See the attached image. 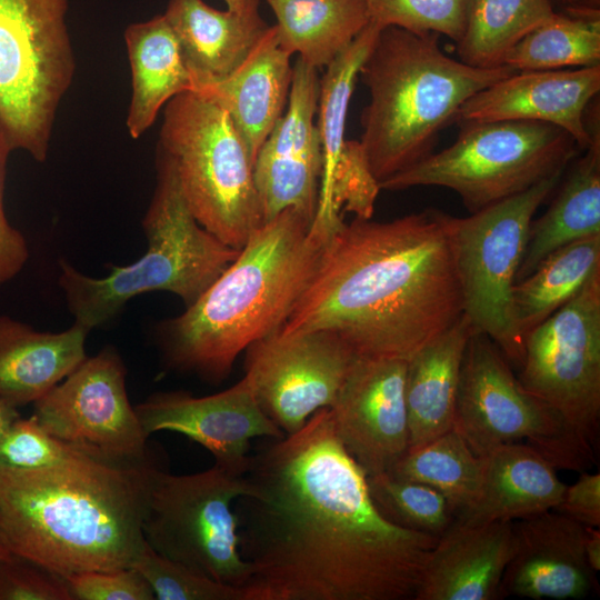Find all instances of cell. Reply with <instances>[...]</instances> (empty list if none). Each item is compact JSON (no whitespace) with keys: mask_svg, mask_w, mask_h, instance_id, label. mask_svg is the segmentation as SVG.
<instances>
[{"mask_svg":"<svg viewBox=\"0 0 600 600\" xmlns=\"http://www.w3.org/2000/svg\"><path fill=\"white\" fill-rule=\"evenodd\" d=\"M239 498L244 600L414 599L438 538L401 528L371 499L329 408L249 456Z\"/></svg>","mask_w":600,"mask_h":600,"instance_id":"cell-1","label":"cell"},{"mask_svg":"<svg viewBox=\"0 0 600 600\" xmlns=\"http://www.w3.org/2000/svg\"><path fill=\"white\" fill-rule=\"evenodd\" d=\"M451 218L424 209L344 222L280 331H324L360 358L408 360L463 316Z\"/></svg>","mask_w":600,"mask_h":600,"instance_id":"cell-2","label":"cell"},{"mask_svg":"<svg viewBox=\"0 0 600 600\" xmlns=\"http://www.w3.org/2000/svg\"><path fill=\"white\" fill-rule=\"evenodd\" d=\"M153 466L87 454L38 469L0 466V531L9 550L63 578L131 567L144 542Z\"/></svg>","mask_w":600,"mask_h":600,"instance_id":"cell-3","label":"cell"},{"mask_svg":"<svg viewBox=\"0 0 600 600\" xmlns=\"http://www.w3.org/2000/svg\"><path fill=\"white\" fill-rule=\"evenodd\" d=\"M341 226L293 208L263 223L194 303L157 324L166 364L209 383L226 379L241 352L283 327Z\"/></svg>","mask_w":600,"mask_h":600,"instance_id":"cell-4","label":"cell"},{"mask_svg":"<svg viewBox=\"0 0 600 600\" xmlns=\"http://www.w3.org/2000/svg\"><path fill=\"white\" fill-rule=\"evenodd\" d=\"M439 38L386 27L361 66L369 101L359 144L379 186L431 154L441 131L473 94L517 72L506 64L479 68L451 58Z\"/></svg>","mask_w":600,"mask_h":600,"instance_id":"cell-5","label":"cell"},{"mask_svg":"<svg viewBox=\"0 0 600 600\" xmlns=\"http://www.w3.org/2000/svg\"><path fill=\"white\" fill-rule=\"evenodd\" d=\"M147 250L127 266L109 264L102 278L59 261L58 284L74 323L91 331L111 322L134 297L171 292L186 308L236 260L240 250L204 229L190 211L169 160L157 151V182L142 219Z\"/></svg>","mask_w":600,"mask_h":600,"instance_id":"cell-6","label":"cell"},{"mask_svg":"<svg viewBox=\"0 0 600 600\" xmlns=\"http://www.w3.org/2000/svg\"><path fill=\"white\" fill-rule=\"evenodd\" d=\"M171 163L197 221L240 250L264 221L249 151L228 113L186 91L163 111L158 150Z\"/></svg>","mask_w":600,"mask_h":600,"instance_id":"cell-7","label":"cell"},{"mask_svg":"<svg viewBox=\"0 0 600 600\" xmlns=\"http://www.w3.org/2000/svg\"><path fill=\"white\" fill-rule=\"evenodd\" d=\"M459 123L451 146L384 180L380 189L448 188L473 213L563 172L580 151L567 131L544 122Z\"/></svg>","mask_w":600,"mask_h":600,"instance_id":"cell-8","label":"cell"},{"mask_svg":"<svg viewBox=\"0 0 600 600\" xmlns=\"http://www.w3.org/2000/svg\"><path fill=\"white\" fill-rule=\"evenodd\" d=\"M70 0H0V127L11 151L43 162L76 58Z\"/></svg>","mask_w":600,"mask_h":600,"instance_id":"cell-9","label":"cell"},{"mask_svg":"<svg viewBox=\"0 0 600 600\" xmlns=\"http://www.w3.org/2000/svg\"><path fill=\"white\" fill-rule=\"evenodd\" d=\"M249 492L244 473L217 463L192 474L153 466L142 536L161 556L243 591L251 569L240 552L234 503Z\"/></svg>","mask_w":600,"mask_h":600,"instance_id":"cell-10","label":"cell"},{"mask_svg":"<svg viewBox=\"0 0 600 600\" xmlns=\"http://www.w3.org/2000/svg\"><path fill=\"white\" fill-rule=\"evenodd\" d=\"M453 428L479 457L524 443L554 468L584 471L596 461V449L528 392L497 344L476 331L463 356Z\"/></svg>","mask_w":600,"mask_h":600,"instance_id":"cell-11","label":"cell"},{"mask_svg":"<svg viewBox=\"0 0 600 600\" xmlns=\"http://www.w3.org/2000/svg\"><path fill=\"white\" fill-rule=\"evenodd\" d=\"M562 174L549 177L469 217L451 218V246L463 314L476 332L489 337L509 363L518 368L524 346L513 319L512 291L533 216Z\"/></svg>","mask_w":600,"mask_h":600,"instance_id":"cell-12","label":"cell"},{"mask_svg":"<svg viewBox=\"0 0 600 600\" xmlns=\"http://www.w3.org/2000/svg\"><path fill=\"white\" fill-rule=\"evenodd\" d=\"M518 380L596 449L600 427V269L523 338Z\"/></svg>","mask_w":600,"mask_h":600,"instance_id":"cell-13","label":"cell"},{"mask_svg":"<svg viewBox=\"0 0 600 600\" xmlns=\"http://www.w3.org/2000/svg\"><path fill=\"white\" fill-rule=\"evenodd\" d=\"M126 376L120 353L107 346L33 402V416L81 453L116 464L144 463L148 436L129 401Z\"/></svg>","mask_w":600,"mask_h":600,"instance_id":"cell-14","label":"cell"},{"mask_svg":"<svg viewBox=\"0 0 600 600\" xmlns=\"http://www.w3.org/2000/svg\"><path fill=\"white\" fill-rule=\"evenodd\" d=\"M358 356L324 331L280 330L246 349V373L258 403L284 434L330 408Z\"/></svg>","mask_w":600,"mask_h":600,"instance_id":"cell-15","label":"cell"},{"mask_svg":"<svg viewBox=\"0 0 600 600\" xmlns=\"http://www.w3.org/2000/svg\"><path fill=\"white\" fill-rule=\"evenodd\" d=\"M318 69L297 58L287 108L253 164V179L264 223L286 209L314 218L323 170L317 126Z\"/></svg>","mask_w":600,"mask_h":600,"instance_id":"cell-16","label":"cell"},{"mask_svg":"<svg viewBox=\"0 0 600 600\" xmlns=\"http://www.w3.org/2000/svg\"><path fill=\"white\" fill-rule=\"evenodd\" d=\"M406 366L358 357L329 408L337 437L368 477L388 472L409 449Z\"/></svg>","mask_w":600,"mask_h":600,"instance_id":"cell-17","label":"cell"},{"mask_svg":"<svg viewBox=\"0 0 600 600\" xmlns=\"http://www.w3.org/2000/svg\"><path fill=\"white\" fill-rule=\"evenodd\" d=\"M134 410L148 437L157 431L181 433L206 448L214 463L237 473L246 472L252 439L286 436L263 412L244 377L206 397L157 392Z\"/></svg>","mask_w":600,"mask_h":600,"instance_id":"cell-18","label":"cell"},{"mask_svg":"<svg viewBox=\"0 0 600 600\" xmlns=\"http://www.w3.org/2000/svg\"><path fill=\"white\" fill-rule=\"evenodd\" d=\"M600 91V64L560 70L517 71L473 94L458 122L536 121L567 131L581 150L591 146L584 112Z\"/></svg>","mask_w":600,"mask_h":600,"instance_id":"cell-19","label":"cell"},{"mask_svg":"<svg viewBox=\"0 0 600 600\" xmlns=\"http://www.w3.org/2000/svg\"><path fill=\"white\" fill-rule=\"evenodd\" d=\"M516 547L501 598L581 599L598 589L583 550L586 526L549 510L513 521Z\"/></svg>","mask_w":600,"mask_h":600,"instance_id":"cell-20","label":"cell"},{"mask_svg":"<svg viewBox=\"0 0 600 600\" xmlns=\"http://www.w3.org/2000/svg\"><path fill=\"white\" fill-rule=\"evenodd\" d=\"M516 547L513 521H452L431 550L414 600H497Z\"/></svg>","mask_w":600,"mask_h":600,"instance_id":"cell-21","label":"cell"},{"mask_svg":"<svg viewBox=\"0 0 600 600\" xmlns=\"http://www.w3.org/2000/svg\"><path fill=\"white\" fill-rule=\"evenodd\" d=\"M291 57L280 44L276 26H269L231 74L196 91L228 113L253 164L262 143L287 108L293 72Z\"/></svg>","mask_w":600,"mask_h":600,"instance_id":"cell-22","label":"cell"},{"mask_svg":"<svg viewBox=\"0 0 600 600\" xmlns=\"http://www.w3.org/2000/svg\"><path fill=\"white\" fill-rule=\"evenodd\" d=\"M481 459L474 497L453 516V521H516L553 510L560 503L566 484L552 463L530 446L504 444Z\"/></svg>","mask_w":600,"mask_h":600,"instance_id":"cell-23","label":"cell"},{"mask_svg":"<svg viewBox=\"0 0 600 600\" xmlns=\"http://www.w3.org/2000/svg\"><path fill=\"white\" fill-rule=\"evenodd\" d=\"M163 16L177 39L193 91L231 74L269 28L260 14L218 10L203 0H169Z\"/></svg>","mask_w":600,"mask_h":600,"instance_id":"cell-24","label":"cell"},{"mask_svg":"<svg viewBox=\"0 0 600 600\" xmlns=\"http://www.w3.org/2000/svg\"><path fill=\"white\" fill-rule=\"evenodd\" d=\"M473 331L463 314L407 360L404 402L409 449L453 428L463 356Z\"/></svg>","mask_w":600,"mask_h":600,"instance_id":"cell-25","label":"cell"},{"mask_svg":"<svg viewBox=\"0 0 600 600\" xmlns=\"http://www.w3.org/2000/svg\"><path fill=\"white\" fill-rule=\"evenodd\" d=\"M89 332L74 322L60 332L37 331L0 316V397L18 407L36 402L88 357Z\"/></svg>","mask_w":600,"mask_h":600,"instance_id":"cell-26","label":"cell"},{"mask_svg":"<svg viewBox=\"0 0 600 600\" xmlns=\"http://www.w3.org/2000/svg\"><path fill=\"white\" fill-rule=\"evenodd\" d=\"M124 41L132 74L126 124L131 138L139 139L172 98L194 87L163 14L128 26Z\"/></svg>","mask_w":600,"mask_h":600,"instance_id":"cell-27","label":"cell"},{"mask_svg":"<svg viewBox=\"0 0 600 600\" xmlns=\"http://www.w3.org/2000/svg\"><path fill=\"white\" fill-rule=\"evenodd\" d=\"M593 236H600V146L584 150L549 208L532 220L516 282L553 251Z\"/></svg>","mask_w":600,"mask_h":600,"instance_id":"cell-28","label":"cell"},{"mask_svg":"<svg viewBox=\"0 0 600 600\" xmlns=\"http://www.w3.org/2000/svg\"><path fill=\"white\" fill-rule=\"evenodd\" d=\"M279 42L309 66H329L370 22L366 0H264Z\"/></svg>","mask_w":600,"mask_h":600,"instance_id":"cell-29","label":"cell"},{"mask_svg":"<svg viewBox=\"0 0 600 600\" xmlns=\"http://www.w3.org/2000/svg\"><path fill=\"white\" fill-rule=\"evenodd\" d=\"M599 269L600 236H593L553 251L516 282L512 311L521 337L571 300Z\"/></svg>","mask_w":600,"mask_h":600,"instance_id":"cell-30","label":"cell"},{"mask_svg":"<svg viewBox=\"0 0 600 600\" xmlns=\"http://www.w3.org/2000/svg\"><path fill=\"white\" fill-rule=\"evenodd\" d=\"M557 12L551 0H472L458 59L479 68L503 66L509 51Z\"/></svg>","mask_w":600,"mask_h":600,"instance_id":"cell-31","label":"cell"},{"mask_svg":"<svg viewBox=\"0 0 600 600\" xmlns=\"http://www.w3.org/2000/svg\"><path fill=\"white\" fill-rule=\"evenodd\" d=\"M481 464V457L474 454L452 428L423 446L409 449L388 473L437 490L447 499L454 516L474 497Z\"/></svg>","mask_w":600,"mask_h":600,"instance_id":"cell-32","label":"cell"},{"mask_svg":"<svg viewBox=\"0 0 600 600\" xmlns=\"http://www.w3.org/2000/svg\"><path fill=\"white\" fill-rule=\"evenodd\" d=\"M503 64L517 71L600 64V14H557L523 37Z\"/></svg>","mask_w":600,"mask_h":600,"instance_id":"cell-33","label":"cell"},{"mask_svg":"<svg viewBox=\"0 0 600 600\" xmlns=\"http://www.w3.org/2000/svg\"><path fill=\"white\" fill-rule=\"evenodd\" d=\"M367 480L378 510L401 528L439 538L453 521L447 499L426 484L388 472L367 477Z\"/></svg>","mask_w":600,"mask_h":600,"instance_id":"cell-34","label":"cell"},{"mask_svg":"<svg viewBox=\"0 0 600 600\" xmlns=\"http://www.w3.org/2000/svg\"><path fill=\"white\" fill-rule=\"evenodd\" d=\"M472 0H366L370 21L381 29L398 27L433 32L456 43L461 39Z\"/></svg>","mask_w":600,"mask_h":600,"instance_id":"cell-35","label":"cell"},{"mask_svg":"<svg viewBox=\"0 0 600 600\" xmlns=\"http://www.w3.org/2000/svg\"><path fill=\"white\" fill-rule=\"evenodd\" d=\"M131 567L144 577L157 600H244L241 589L161 556L146 540Z\"/></svg>","mask_w":600,"mask_h":600,"instance_id":"cell-36","label":"cell"},{"mask_svg":"<svg viewBox=\"0 0 600 600\" xmlns=\"http://www.w3.org/2000/svg\"><path fill=\"white\" fill-rule=\"evenodd\" d=\"M81 453L49 434L32 414L18 418L0 440V466L38 469L54 466Z\"/></svg>","mask_w":600,"mask_h":600,"instance_id":"cell-37","label":"cell"},{"mask_svg":"<svg viewBox=\"0 0 600 600\" xmlns=\"http://www.w3.org/2000/svg\"><path fill=\"white\" fill-rule=\"evenodd\" d=\"M0 600H72L66 578L26 558L0 559Z\"/></svg>","mask_w":600,"mask_h":600,"instance_id":"cell-38","label":"cell"},{"mask_svg":"<svg viewBox=\"0 0 600 600\" xmlns=\"http://www.w3.org/2000/svg\"><path fill=\"white\" fill-rule=\"evenodd\" d=\"M72 600H154L144 577L134 568L86 571L66 578Z\"/></svg>","mask_w":600,"mask_h":600,"instance_id":"cell-39","label":"cell"},{"mask_svg":"<svg viewBox=\"0 0 600 600\" xmlns=\"http://www.w3.org/2000/svg\"><path fill=\"white\" fill-rule=\"evenodd\" d=\"M10 152L0 127V284L20 273L29 259V249L23 234L9 222L4 211L6 169Z\"/></svg>","mask_w":600,"mask_h":600,"instance_id":"cell-40","label":"cell"},{"mask_svg":"<svg viewBox=\"0 0 600 600\" xmlns=\"http://www.w3.org/2000/svg\"><path fill=\"white\" fill-rule=\"evenodd\" d=\"M586 527L600 526V474L581 472L553 509Z\"/></svg>","mask_w":600,"mask_h":600,"instance_id":"cell-41","label":"cell"},{"mask_svg":"<svg viewBox=\"0 0 600 600\" xmlns=\"http://www.w3.org/2000/svg\"><path fill=\"white\" fill-rule=\"evenodd\" d=\"M586 559L596 572L600 570V530L598 527H586L583 541Z\"/></svg>","mask_w":600,"mask_h":600,"instance_id":"cell-42","label":"cell"},{"mask_svg":"<svg viewBox=\"0 0 600 600\" xmlns=\"http://www.w3.org/2000/svg\"><path fill=\"white\" fill-rule=\"evenodd\" d=\"M18 406L12 401L0 397V440L11 428L12 423L20 418Z\"/></svg>","mask_w":600,"mask_h":600,"instance_id":"cell-43","label":"cell"},{"mask_svg":"<svg viewBox=\"0 0 600 600\" xmlns=\"http://www.w3.org/2000/svg\"><path fill=\"white\" fill-rule=\"evenodd\" d=\"M561 11L573 14H600V0H566Z\"/></svg>","mask_w":600,"mask_h":600,"instance_id":"cell-44","label":"cell"},{"mask_svg":"<svg viewBox=\"0 0 600 600\" xmlns=\"http://www.w3.org/2000/svg\"><path fill=\"white\" fill-rule=\"evenodd\" d=\"M227 9L242 16H256L259 13L260 0H224Z\"/></svg>","mask_w":600,"mask_h":600,"instance_id":"cell-45","label":"cell"},{"mask_svg":"<svg viewBox=\"0 0 600 600\" xmlns=\"http://www.w3.org/2000/svg\"><path fill=\"white\" fill-rule=\"evenodd\" d=\"M13 553H11V551L9 550L4 539H3V536L0 531V559L1 558H8L10 556H12Z\"/></svg>","mask_w":600,"mask_h":600,"instance_id":"cell-46","label":"cell"},{"mask_svg":"<svg viewBox=\"0 0 600 600\" xmlns=\"http://www.w3.org/2000/svg\"><path fill=\"white\" fill-rule=\"evenodd\" d=\"M554 8H560V11L563 9L566 4V0H551Z\"/></svg>","mask_w":600,"mask_h":600,"instance_id":"cell-47","label":"cell"}]
</instances>
